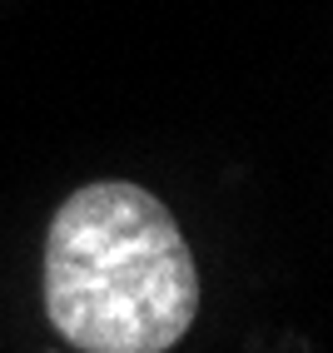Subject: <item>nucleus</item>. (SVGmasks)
<instances>
[{
  "mask_svg": "<svg viewBox=\"0 0 333 353\" xmlns=\"http://www.w3.org/2000/svg\"><path fill=\"white\" fill-rule=\"evenodd\" d=\"M45 314L80 353H170L199 314V269L150 190L94 179L45 234Z\"/></svg>",
  "mask_w": 333,
  "mask_h": 353,
  "instance_id": "obj_1",
  "label": "nucleus"
}]
</instances>
